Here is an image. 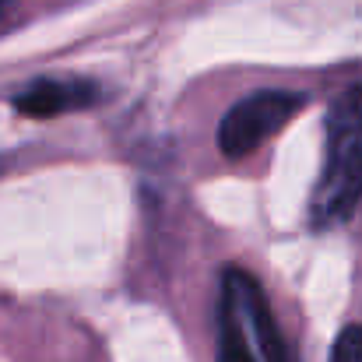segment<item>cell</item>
<instances>
[{"label": "cell", "instance_id": "obj_4", "mask_svg": "<svg viewBox=\"0 0 362 362\" xmlns=\"http://www.w3.org/2000/svg\"><path fill=\"white\" fill-rule=\"evenodd\" d=\"M99 99V88L92 81H78V78H42L35 81L28 92H21L14 99L18 113L46 120V117H60V113H74L85 110Z\"/></svg>", "mask_w": 362, "mask_h": 362}, {"label": "cell", "instance_id": "obj_1", "mask_svg": "<svg viewBox=\"0 0 362 362\" xmlns=\"http://www.w3.org/2000/svg\"><path fill=\"white\" fill-rule=\"evenodd\" d=\"M218 362H292L260 281L243 267L222 271Z\"/></svg>", "mask_w": 362, "mask_h": 362}, {"label": "cell", "instance_id": "obj_5", "mask_svg": "<svg viewBox=\"0 0 362 362\" xmlns=\"http://www.w3.org/2000/svg\"><path fill=\"white\" fill-rule=\"evenodd\" d=\"M331 362H362V327L352 324L338 334L334 349H331Z\"/></svg>", "mask_w": 362, "mask_h": 362}, {"label": "cell", "instance_id": "obj_2", "mask_svg": "<svg viewBox=\"0 0 362 362\" xmlns=\"http://www.w3.org/2000/svg\"><path fill=\"white\" fill-rule=\"evenodd\" d=\"M362 201V85L341 92L327 113V155L313 190L317 226L345 222Z\"/></svg>", "mask_w": 362, "mask_h": 362}, {"label": "cell", "instance_id": "obj_3", "mask_svg": "<svg viewBox=\"0 0 362 362\" xmlns=\"http://www.w3.org/2000/svg\"><path fill=\"white\" fill-rule=\"evenodd\" d=\"M303 95L296 92H281V88H267V92H253L240 99L218 123V148L229 158H243L253 148H260L278 127L292 120L303 110Z\"/></svg>", "mask_w": 362, "mask_h": 362}]
</instances>
